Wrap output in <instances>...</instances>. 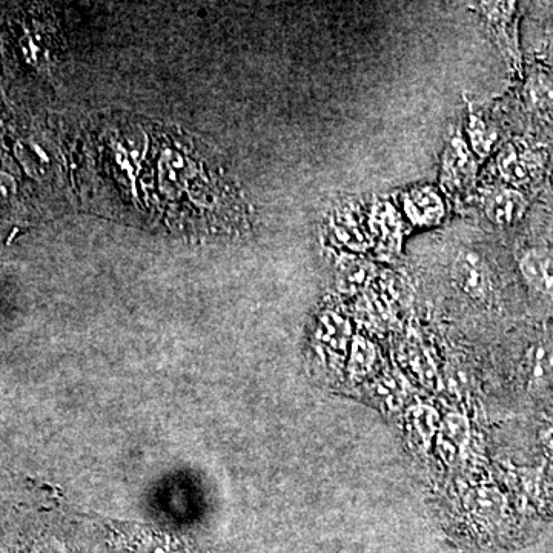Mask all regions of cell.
Wrapping results in <instances>:
<instances>
[{"label":"cell","instance_id":"1","mask_svg":"<svg viewBox=\"0 0 553 553\" xmlns=\"http://www.w3.org/2000/svg\"><path fill=\"white\" fill-rule=\"evenodd\" d=\"M452 279L458 289L474 300L486 299L491 289V280L487 274L481 255L475 251H463L452 266Z\"/></svg>","mask_w":553,"mask_h":553},{"label":"cell","instance_id":"2","mask_svg":"<svg viewBox=\"0 0 553 553\" xmlns=\"http://www.w3.org/2000/svg\"><path fill=\"white\" fill-rule=\"evenodd\" d=\"M498 168L507 182L526 185L537 173L538 160L523 145L510 143L498 157Z\"/></svg>","mask_w":553,"mask_h":553},{"label":"cell","instance_id":"3","mask_svg":"<svg viewBox=\"0 0 553 553\" xmlns=\"http://www.w3.org/2000/svg\"><path fill=\"white\" fill-rule=\"evenodd\" d=\"M524 374L530 389H547L553 385V342H540L524 357Z\"/></svg>","mask_w":553,"mask_h":553},{"label":"cell","instance_id":"4","mask_svg":"<svg viewBox=\"0 0 553 553\" xmlns=\"http://www.w3.org/2000/svg\"><path fill=\"white\" fill-rule=\"evenodd\" d=\"M526 211V200L515 189H495L486 200V212L492 222L501 226L517 223Z\"/></svg>","mask_w":553,"mask_h":553},{"label":"cell","instance_id":"5","mask_svg":"<svg viewBox=\"0 0 553 553\" xmlns=\"http://www.w3.org/2000/svg\"><path fill=\"white\" fill-rule=\"evenodd\" d=\"M520 271L530 288L553 295V259L546 252L529 251L520 260Z\"/></svg>","mask_w":553,"mask_h":553},{"label":"cell","instance_id":"6","mask_svg":"<svg viewBox=\"0 0 553 553\" xmlns=\"http://www.w3.org/2000/svg\"><path fill=\"white\" fill-rule=\"evenodd\" d=\"M404 208L417 225H432L443 216L440 196L428 188L414 189L404 200Z\"/></svg>","mask_w":553,"mask_h":553},{"label":"cell","instance_id":"7","mask_svg":"<svg viewBox=\"0 0 553 553\" xmlns=\"http://www.w3.org/2000/svg\"><path fill=\"white\" fill-rule=\"evenodd\" d=\"M406 424H408L409 435L412 440L418 444V448H428L431 441L434 440L440 426V417L438 412L426 404H418L409 409L406 414Z\"/></svg>","mask_w":553,"mask_h":553},{"label":"cell","instance_id":"8","mask_svg":"<svg viewBox=\"0 0 553 553\" xmlns=\"http://www.w3.org/2000/svg\"><path fill=\"white\" fill-rule=\"evenodd\" d=\"M474 169V159H472L471 153L467 150L463 140H452L448 151H446V156H444V177H446V180H449L452 185H461V183L471 180Z\"/></svg>","mask_w":553,"mask_h":553},{"label":"cell","instance_id":"9","mask_svg":"<svg viewBox=\"0 0 553 553\" xmlns=\"http://www.w3.org/2000/svg\"><path fill=\"white\" fill-rule=\"evenodd\" d=\"M377 361V349L371 342L365 338H355L352 345L351 355H349L348 369L349 374L354 380H361L366 375L371 374Z\"/></svg>","mask_w":553,"mask_h":553},{"label":"cell","instance_id":"10","mask_svg":"<svg viewBox=\"0 0 553 553\" xmlns=\"http://www.w3.org/2000/svg\"><path fill=\"white\" fill-rule=\"evenodd\" d=\"M374 395L380 401L383 408L389 411H398L403 406L404 391L400 377L385 375L375 383Z\"/></svg>","mask_w":553,"mask_h":553},{"label":"cell","instance_id":"11","mask_svg":"<svg viewBox=\"0 0 553 553\" xmlns=\"http://www.w3.org/2000/svg\"><path fill=\"white\" fill-rule=\"evenodd\" d=\"M469 136H471L472 146L481 156H486L494 145V131L478 117H472L469 123Z\"/></svg>","mask_w":553,"mask_h":553},{"label":"cell","instance_id":"12","mask_svg":"<svg viewBox=\"0 0 553 553\" xmlns=\"http://www.w3.org/2000/svg\"><path fill=\"white\" fill-rule=\"evenodd\" d=\"M443 423V431L446 438H449L455 444V448L461 446L466 441L467 435H469L466 418L458 414H451L444 418Z\"/></svg>","mask_w":553,"mask_h":553},{"label":"cell","instance_id":"13","mask_svg":"<svg viewBox=\"0 0 553 553\" xmlns=\"http://www.w3.org/2000/svg\"><path fill=\"white\" fill-rule=\"evenodd\" d=\"M530 96L538 106H547V103L553 102V87L544 79H535Z\"/></svg>","mask_w":553,"mask_h":553}]
</instances>
